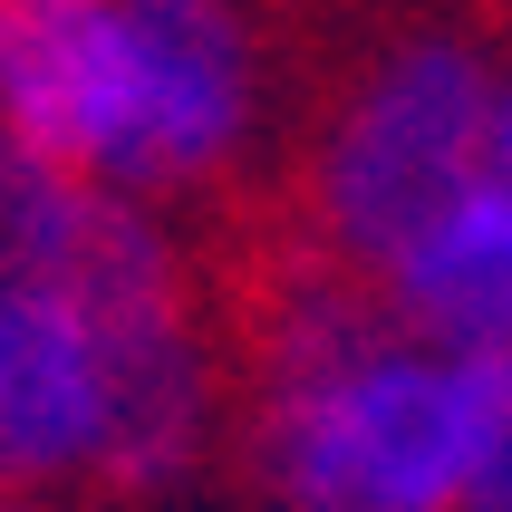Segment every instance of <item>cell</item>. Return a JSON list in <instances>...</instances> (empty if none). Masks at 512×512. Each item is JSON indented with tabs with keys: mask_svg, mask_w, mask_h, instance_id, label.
Wrapping results in <instances>:
<instances>
[{
	"mask_svg": "<svg viewBox=\"0 0 512 512\" xmlns=\"http://www.w3.org/2000/svg\"><path fill=\"white\" fill-rule=\"evenodd\" d=\"M503 377L406 339L377 281L300 252L232 319V445L281 512H464Z\"/></svg>",
	"mask_w": 512,
	"mask_h": 512,
	"instance_id": "obj_2",
	"label": "cell"
},
{
	"mask_svg": "<svg viewBox=\"0 0 512 512\" xmlns=\"http://www.w3.org/2000/svg\"><path fill=\"white\" fill-rule=\"evenodd\" d=\"M377 300H387V319L406 339L445 348L464 368L512 377V194L493 174L474 194H455L377 271Z\"/></svg>",
	"mask_w": 512,
	"mask_h": 512,
	"instance_id": "obj_5",
	"label": "cell"
},
{
	"mask_svg": "<svg viewBox=\"0 0 512 512\" xmlns=\"http://www.w3.org/2000/svg\"><path fill=\"white\" fill-rule=\"evenodd\" d=\"M464 512H512V377H503V406H493V435H484V464H474Z\"/></svg>",
	"mask_w": 512,
	"mask_h": 512,
	"instance_id": "obj_6",
	"label": "cell"
},
{
	"mask_svg": "<svg viewBox=\"0 0 512 512\" xmlns=\"http://www.w3.org/2000/svg\"><path fill=\"white\" fill-rule=\"evenodd\" d=\"M10 174H20V155H10V126H0V184H10Z\"/></svg>",
	"mask_w": 512,
	"mask_h": 512,
	"instance_id": "obj_7",
	"label": "cell"
},
{
	"mask_svg": "<svg viewBox=\"0 0 512 512\" xmlns=\"http://www.w3.org/2000/svg\"><path fill=\"white\" fill-rule=\"evenodd\" d=\"M232 445V339L174 223L68 174L0 184V493L155 503Z\"/></svg>",
	"mask_w": 512,
	"mask_h": 512,
	"instance_id": "obj_1",
	"label": "cell"
},
{
	"mask_svg": "<svg viewBox=\"0 0 512 512\" xmlns=\"http://www.w3.org/2000/svg\"><path fill=\"white\" fill-rule=\"evenodd\" d=\"M0 512H49V503H29V493H0Z\"/></svg>",
	"mask_w": 512,
	"mask_h": 512,
	"instance_id": "obj_8",
	"label": "cell"
},
{
	"mask_svg": "<svg viewBox=\"0 0 512 512\" xmlns=\"http://www.w3.org/2000/svg\"><path fill=\"white\" fill-rule=\"evenodd\" d=\"M503 49L474 20H397L348 58L300 136V232L319 261L377 281L455 194L484 184Z\"/></svg>",
	"mask_w": 512,
	"mask_h": 512,
	"instance_id": "obj_4",
	"label": "cell"
},
{
	"mask_svg": "<svg viewBox=\"0 0 512 512\" xmlns=\"http://www.w3.org/2000/svg\"><path fill=\"white\" fill-rule=\"evenodd\" d=\"M0 126L29 174L184 203L271 136V49L242 0H0Z\"/></svg>",
	"mask_w": 512,
	"mask_h": 512,
	"instance_id": "obj_3",
	"label": "cell"
}]
</instances>
